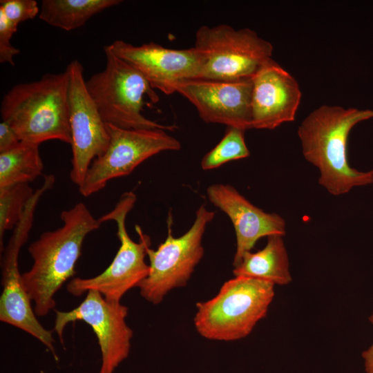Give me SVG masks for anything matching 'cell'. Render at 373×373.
<instances>
[{"label": "cell", "instance_id": "obj_15", "mask_svg": "<svg viewBox=\"0 0 373 373\" xmlns=\"http://www.w3.org/2000/svg\"><path fill=\"white\" fill-rule=\"evenodd\" d=\"M207 195L211 204L227 215L234 227L236 238L234 267L261 238L272 235L284 236L286 233V223L280 215L267 213L256 207L231 185H210Z\"/></svg>", "mask_w": 373, "mask_h": 373}, {"label": "cell", "instance_id": "obj_6", "mask_svg": "<svg viewBox=\"0 0 373 373\" xmlns=\"http://www.w3.org/2000/svg\"><path fill=\"white\" fill-rule=\"evenodd\" d=\"M136 200L133 192H125L114 208L99 218L102 223L115 222L120 246L111 264L101 274L92 278L71 279L66 286L70 294L79 296L90 290H96L108 300L120 301L128 290L138 287L148 276L149 265L146 263L145 257L151 246V239L137 225L139 241L135 242L129 236L126 227V216Z\"/></svg>", "mask_w": 373, "mask_h": 373}, {"label": "cell", "instance_id": "obj_14", "mask_svg": "<svg viewBox=\"0 0 373 373\" xmlns=\"http://www.w3.org/2000/svg\"><path fill=\"white\" fill-rule=\"evenodd\" d=\"M252 128L272 130L292 122L301 91L296 79L272 59L252 77Z\"/></svg>", "mask_w": 373, "mask_h": 373}, {"label": "cell", "instance_id": "obj_12", "mask_svg": "<svg viewBox=\"0 0 373 373\" xmlns=\"http://www.w3.org/2000/svg\"><path fill=\"white\" fill-rule=\"evenodd\" d=\"M252 79L220 80L188 79L174 87L197 109L206 123L224 124L247 131L252 128Z\"/></svg>", "mask_w": 373, "mask_h": 373}, {"label": "cell", "instance_id": "obj_9", "mask_svg": "<svg viewBox=\"0 0 373 373\" xmlns=\"http://www.w3.org/2000/svg\"><path fill=\"white\" fill-rule=\"evenodd\" d=\"M109 143L93 160L79 193L85 197L104 189L112 179L128 175L142 162L166 151H178L180 142L162 129H126L106 124Z\"/></svg>", "mask_w": 373, "mask_h": 373}, {"label": "cell", "instance_id": "obj_19", "mask_svg": "<svg viewBox=\"0 0 373 373\" xmlns=\"http://www.w3.org/2000/svg\"><path fill=\"white\" fill-rule=\"evenodd\" d=\"M39 144L21 141L0 153V188L34 181L42 175L44 164Z\"/></svg>", "mask_w": 373, "mask_h": 373}, {"label": "cell", "instance_id": "obj_13", "mask_svg": "<svg viewBox=\"0 0 373 373\" xmlns=\"http://www.w3.org/2000/svg\"><path fill=\"white\" fill-rule=\"evenodd\" d=\"M105 47L137 70L152 88L166 95L175 93L178 82L200 78L201 75L202 59L194 46L178 50L154 42L134 46L115 40Z\"/></svg>", "mask_w": 373, "mask_h": 373}, {"label": "cell", "instance_id": "obj_7", "mask_svg": "<svg viewBox=\"0 0 373 373\" xmlns=\"http://www.w3.org/2000/svg\"><path fill=\"white\" fill-rule=\"evenodd\" d=\"M194 47L202 59L200 78L220 80L252 79L273 52L271 44L255 31L227 24L200 27Z\"/></svg>", "mask_w": 373, "mask_h": 373}, {"label": "cell", "instance_id": "obj_8", "mask_svg": "<svg viewBox=\"0 0 373 373\" xmlns=\"http://www.w3.org/2000/svg\"><path fill=\"white\" fill-rule=\"evenodd\" d=\"M214 216V211L202 204L196 211L192 226L177 238L172 235L169 216L165 240L156 250L150 247L147 249L149 272L137 287L142 298L152 304H159L170 291L186 285L203 257V236Z\"/></svg>", "mask_w": 373, "mask_h": 373}, {"label": "cell", "instance_id": "obj_20", "mask_svg": "<svg viewBox=\"0 0 373 373\" xmlns=\"http://www.w3.org/2000/svg\"><path fill=\"white\" fill-rule=\"evenodd\" d=\"M35 191L29 184H17L0 188V249L3 251L6 231L14 229Z\"/></svg>", "mask_w": 373, "mask_h": 373}, {"label": "cell", "instance_id": "obj_24", "mask_svg": "<svg viewBox=\"0 0 373 373\" xmlns=\"http://www.w3.org/2000/svg\"><path fill=\"white\" fill-rule=\"evenodd\" d=\"M21 142L12 128L6 122L0 123V153L17 146Z\"/></svg>", "mask_w": 373, "mask_h": 373}, {"label": "cell", "instance_id": "obj_22", "mask_svg": "<svg viewBox=\"0 0 373 373\" xmlns=\"http://www.w3.org/2000/svg\"><path fill=\"white\" fill-rule=\"evenodd\" d=\"M0 12L13 27L17 28L20 23L32 19L39 15L40 8L35 0H1Z\"/></svg>", "mask_w": 373, "mask_h": 373}, {"label": "cell", "instance_id": "obj_25", "mask_svg": "<svg viewBox=\"0 0 373 373\" xmlns=\"http://www.w3.org/2000/svg\"><path fill=\"white\" fill-rule=\"evenodd\" d=\"M370 321L373 325V312L369 318ZM364 360V367L366 373H373V343L362 354Z\"/></svg>", "mask_w": 373, "mask_h": 373}, {"label": "cell", "instance_id": "obj_5", "mask_svg": "<svg viewBox=\"0 0 373 373\" xmlns=\"http://www.w3.org/2000/svg\"><path fill=\"white\" fill-rule=\"evenodd\" d=\"M104 50V69L86 81L104 122L126 129H175L174 125L160 124L142 115L144 97L155 103L158 96L137 70L105 46Z\"/></svg>", "mask_w": 373, "mask_h": 373}, {"label": "cell", "instance_id": "obj_4", "mask_svg": "<svg viewBox=\"0 0 373 373\" xmlns=\"http://www.w3.org/2000/svg\"><path fill=\"white\" fill-rule=\"evenodd\" d=\"M274 294L271 283L235 276L225 282L213 298L196 304L195 327L209 340L233 341L245 338L266 316Z\"/></svg>", "mask_w": 373, "mask_h": 373}, {"label": "cell", "instance_id": "obj_21", "mask_svg": "<svg viewBox=\"0 0 373 373\" xmlns=\"http://www.w3.org/2000/svg\"><path fill=\"white\" fill-rule=\"evenodd\" d=\"M245 131L227 126L223 137L201 160L203 170L216 169L230 161L244 159L250 151L245 143Z\"/></svg>", "mask_w": 373, "mask_h": 373}, {"label": "cell", "instance_id": "obj_18", "mask_svg": "<svg viewBox=\"0 0 373 373\" xmlns=\"http://www.w3.org/2000/svg\"><path fill=\"white\" fill-rule=\"evenodd\" d=\"M121 0H42L39 17L46 23L70 31L84 26L99 12Z\"/></svg>", "mask_w": 373, "mask_h": 373}, {"label": "cell", "instance_id": "obj_17", "mask_svg": "<svg viewBox=\"0 0 373 373\" xmlns=\"http://www.w3.org/2000/svg\"><path fill=\"white\" fill-rule=\"evenodd\" d=\"M282 236L267 237L265 247L256 252H247L234 267L235 276H245L285 285L291 281L289 259Z\"/></svg>", "mask_w": 373, "mask_h": 373}, {"label": "cell", "instance_id": "obj_10", "mask_svg": "<svg viewBox=\"0 0 373 373\" xmlns=\"http://www.w3.org/2000/svg\"><path fill=\"white\" fill-rule=\"evenodd\" d=\"M128 310L120 301L108 300L98 291L90 290L75 308L68 312L55 309L53 331L64 345L63 334L68 323L80 321L87 323L95 334L101 351L98 373H114L131 350L133 330L126 321Z\"/></svg>", "mask_w": 373, "mask_h": 373}, {"label": "cell", "instance_id": "obj_23", "mask_svg": "<svg viewBox=\"0 0 373 373\" xmlns=\"http://www.w3.org/2000/svg\"><path fill=\"white\" fill-rule=\"evenodd\" d=\"M17 28L13 27L0 12V63L15 65L14 57L20 53V50L10 43V39Z\"/></svg>", "mask_w": 373, "mask_h": 373}, {"label": "cell", "instance_id": "obj_11", "mask_svg": "<svg viewBox=\"0 0 373 373\" xmlns=\"http://www.w3.org/2000/svg\"><path fill=\"white\" fill-rule=\"evenodd\" d=\"M69 75L68 106L71 131V181L79 186L94 159L109 143L106 123L88 93L82 64L74 60L66 68Z\"/></svg>", "mask_w": 373, "mask_h": 373}, {"label": "cell", "instance_id": "obj_3", "mask_svg": "<svg viewBox=\"0 0 373 373\" xmlns=\"http://www.w3.org/2000/svg\"><path fill=\"white\" fill-rule=\"evenodd\" d=\"M67 70L48 73L39 79L15 85L3 96L0 107L21 141L40 144L58 140L71 144Z\"/></svg>", "mask_w": 373, "mask_h": 373}, {"label": "cell", "instance_id": "obj_1", "mask_svg": "<svg viewBox=\"0 0 373 373\" xmlns=\"http://www.w3.org/2000/svg\"><path fill=\"white\" fill-rule=\"evenodd\" d=\"M60 218L61 227L43 233L29 245L33 264L21 274L37 316H45L55 309V295L75 274L84 239L102 224L82 202L63 211Z\"/></svg>", "mask_w": 373, "mask_h": 373}, {"label": "cell", "instance_id": "obj_2", "mask_svg": "<svg viewBox=\"0 0 373 373\" xmlns=\"http://www.w3.org/2000/svg\"><path fill=\"white\" fill-rule=\"evenodd\" d=\"M372 117V110L323 105L298 126L303 155L318 169V182L330 194L338 196L373 184V169L361 171L350 166L347 151L352 127Z\"/></svg>", "mask_w": 373, "mask_h": 373}, {"label": "cell", "instance_id": "obj_16", "mask_svg": "<svg viewBox=\"0 0 373 373\" xmlns=\"http://www.w3.org/2000/svg\"><path fill=\"white\" fill-rule=\"evenodd\" d=\"M18 259V257L8 256L3 258L1 262L3 291L0 298V321L39 340L58 361L52 332L42 326L32 308V300L22 283Z\"/></svg>", "mask_w": 373, "mask_h": 373}]
</instances>
